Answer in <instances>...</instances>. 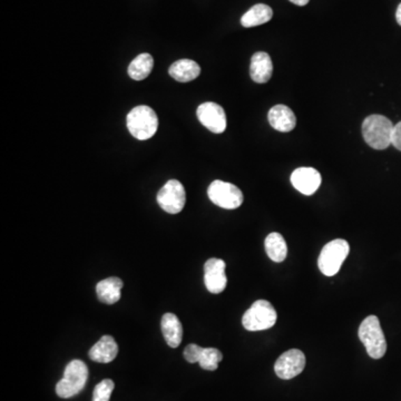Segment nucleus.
<instances>
[{
    "mask_svg": "<svg viewBox=\"0 0 401 401\" xmlns=\"http://www.w3.org/2000/svg\"><path fill=\"white\" fill-rule=\"evenodd\" d=\"M393 126L391 119L384 115H370L363 121V135L365 143L374 150H386L391 145Z\"/></svg>",
    "mask_w": 401,
    "mask_h": 401,
    "instance_id": "obj_1",
    "label": "nucleus"
},
{
    "mask_svg": "<svg viewBox=\"0 0 401 401\" xmlns=\"http://www.w3.org/2000/svg\"><path fill=\"white\" fill-rule=\"evenodd\" d=\"M128 128L136 139H150L158 132V115L150 106H136L128 113Z\"/></svg>",
    "mask_w": 401,
    "mask_h": 401,
    "instance_id": "obj_2",
    "label": "nucleus"
},
{
    "mask_svg": "<svg viewBox=\"0 0 401 401\" xmlns=\"http://www.w3.org/2000/svg\"><path fill=\"white\" fill-rule=\"evenodd\" d=\"M359 339L372 359H381L387 351V341L378 317L369 316L359 326Z\"/></svg>",
    "mask_w": 401,
    "mask_h": 401,
    "instance_id": "obj_3",
    "label": "nucleus"
},
{
    "mask_svg": "<svg viewBox=\"0 0 401 401\" xmlns=\"http://www.w3.org/2000/svg\"><path fill=\"white\" fill-rule=\"evenodd\" d=\"M87 379V365L82 360H73L66 365L63 379L56 385V393L61 398H72L83 391Z\"/></svg>",
    "mask_w": 401,
    "mask_h": 401,
    "instance_id": "obj_4",
    "label": "nucleus"
},
{
    "mask_svg": "<svg viewBox=\"0 0 401 401\" xmlns=\"http://www.w3.org/2000/svg\"><path fill=\"white\" fill-rule=\"evenodd\" d=\"M349 252L350 246L346 240L335 239L330 241L321 250L319 255L318 266L320 271L326 277L335 275L348 257Z\"/></svg>",
    "mask_w": 401,
    "mask_h": 401,
    "instance_id": "obj_5",
    "label": "nucleus"
},
{
    "mask_svg": "<svg viewBox=\"0 0 401 401\" xmlns=\"http://www.w3.org/2000/svg\"><path fill=\"white\" fill-rule=\"evenodd\" d=\"M277 311L266 300H257L246 311L242 318V324L248 331L268 330L277 322Z\"/></svg>",
    "mask_w": 401,
    "mask_h": 401,
    "instance_id": "obj_6",
    "label": "nucleus"
},
{
    "mask_svg": "<svg viewBox=\"0 0 401 401\" xmlns=\"http://www.w3.org/2000/svg\"><path fill=\"white\" fill-rule=\"evenodd\" d=\"M209 199L220 208L234 210L243 203V193L231 183L216 180L211 183L208 190Z\"/></svg>",
    "mask_w": 401,
    "mask_h": 401,
    "instance_id": "obj_7",
    "label": "nucleus"
},
{
    "mask_svg": "<svg viewBox=\"0 0 401 401\" xmlns=\"http://www.w3.org/2000/svg\"><path fill=\"white\" fill-rule=\"evenodd\" d=\"M186 188L177 180H169L158 194V203L166 213L177 214L186 206Z\"/></svg>",
    "mask_w": 401,
    "mask_h": 401,
    "instance_id": "obj_8",
    "label": "nucleus"
},
{
    "mask_svg": "<svg viewBox=\"0 0 401 401\" xmlns=\"http://www.w3.org/2000/svg\"><path fill=\"white\" fill-rule=\"evenodd\" d=\"M305 367V354L299 349H291L278 358L274 371L281 379L290 380L301 374Z\"/></svg>",
    "mask_w": 401,
    "mask_h": 401,
    "instance_id": "obj_9",
    "label": "nucleus"
},
{
    "mask_svg": "<svg viewBox=\"0 0 401 401\" xmlns=\"http://www.w3.org/2000/svg\"><path fill=\"white\" fill-rule=\"evenodd\" d=\"M197 119L212 133L221 134L227 128V115L222 106L216 103L201 104L197 111Z\"/></svg>",
    "mask_w": 401,
    "mask_h": 401,
    "instance_id": "obj_10",
    "label": "nucleus"
},
{
    "mask_svg": "<svg viewBox=\"0 0 401 401\" xmlns=\"http://www.w3.org/2000/svg\"><path fill=\"white\" fill-rule=\"evenodd\" d=\"M225 268L227 264L221 259L212 257L205 262L204 283L211 294H221L227 288V278Z\"/></svg>",
    "mask_w": 401,
    "mask_h": 401,
    "instance_id": "obj_11",
    "label": "nucleus"
},
{
    "mask_svg": "<svg viewBox=\"0 0 401 401\" xmlns=\"http://www.w3.org/2000/svg\"><path fill=\"white\" fill-rule=\"evenodd\" d=\"M291 183L300 193L312 195L320 188L321 174L313 167H299L291 174Z\"/></svg>",
    "mask_w": 401,
    "mask_h": 401,
    "instance_id": "obj_12",
    "label": "nucleus"
},
{
    "mask_svg": "<svg viewBox=\"0 0 401 401\" xmlns=\"http://www.w3.org/2000/svg\"><path fill=\"white\" fill-rule=\"evenodd\" d=\"M268 123L272 128L282 133H288L296 128V119L294 111L285 105H275L268 114Z\"/></svg>",
    "mask_w": 401,
    "mask_h": 401,
    "instance_id": "obj_13",
    "label": "nucleus"
},
{
    "mask_svg": "<svg viewBox=\"0 0 401 401\" xmlns=\"http://www.w3.org/2000/svg\"><path fill=\"white\" fill-rule=\"evenodd\" d=\"M273 73V64L268 54L259 52L252 56L250 65V76L252 80L257 84L268 83L271 80Z\"/></svg>",
    "mask_w": 401,
    "mask_h": 401,
    "instance_id": "obj_14",
    "label": "nucleus"
},
{
    "mask_svg": "<svg viewBox=\"0 0 401 401\" xmlns=\"http://www.w3.org/2000/svg\"><path fill=\"white\" fill-rule=\"evenodd\" d=\"M119 346L112 335H104L89 350V356L95 363H109L116 358Z\"/></svg>",
    "mask_w": 401,
    "mask_h": 401,
    "instance_id": "obj_15",
    "label": "nucleus"
},
{
    "mask_svg": "<svg viewBox=\"0 0 401 401\" xmlns=\"http://www.w3.org/2000/svg\"><path fill=\"white\" fill-rule=\"evenodd\" d=\"M123 281L116 277L107 278L97 283V298L103 303L114 305L122 296Z\"/></svg>",
    "mask_w": 401,
    "mask_h": 401,
    "instance_id": "obj_16",
    "label": "nucleus"
},
{
    "mask_svg": "<svg viewBox=\"0 0 401 401\" xmlns=\"http://www.w3.org/2000/svg\"><path fill=\"white\" fill-rule=\"evenodd\" d=\"M164 339L171 348L180 346L183 339V326L174 313H165L160 321Z\"/></svg>",
    "mask_w": 401,
    "mask_h": 401,
    "instance_id": "obj_17",
    "label": "nucleus"
},
{
    "mask_svg": "<svg viewBox=\"0 0 401 401\" xmlns=\"http://www.w3.org/2000/svg\"><path fill=\"white\" fill-rule=\"evenodd\" d=\"M169 76L180 83H188L201 74V67L197 61L191 59H180L172 64L169 70Z\"/></svg>",
    "mask_w": 401,
    "mask_h": 401,
    "instance_id": "obj_18",
    "label": "nucleus"
},
{
    "mask_svg": "<svg viewBox=\"0 0 401 401\" xmlns=\"http://www.w3.org/2000/svg\"><path fill=\"white\" fill-rule=\"evenodd\" d=\"M273 17L271 7L264 3H257L246 11L241 18V25L245 28L255 27L270 22Z\"/></svg>",
    "mask_w": 401,
    "mask_h": 401,
    "instance_id": "obj_19",
    "label": "nucleus"
},
{
    "mask_svg": "<svg viewBox=\"0 0 401 401\" xmlns=\"http://www.w3.org/2000/svg\"><path fill=\"white\" fill-rule=\"evenodd\" d=\"M266 251L273 262H283L288 255V245L280 233L272 232L266 239Z\"/></svg>",
    "mask_w": 401,
    "mask_h": 401,
    "instance_id": "obj_20",
    "label": "nucleus"
},
{
    "mask_svg": "<svg viewBox=\"0 0 401 401\" xmlns=\"http://www.w3.org/2000/svg\"><path fill=\"white\" fill-rule=\"evenodd\" d=\"M154 59L150 54H141L128 66V75L134 80H143L150 76Z\"/></svg>",
    "mask_w": 401,
    "mask_h": 401,
    "instance_id": "obj_21",
    "label": "nucleus"
},
{
    "mask_svg": "<svg viewBox=\"0 0 401 401\" xmlns=\"http://www.w3.org/2000/svg\"><path fill=\"white\" fill-rule=\"evenodd\" d=\"M223 359V354L215 348H204L199 358V365L204 370L214 371Z\"/></svg>",
    "mask_w": 401,
    "mask_h": 401,
    "instance_id": "obj_22",
    "label": "nucleus"
},
{
    "mask_svg": "<svg viewBox=\"0 0 401 401\" xmlns=\"http://www.w3.org/2000/svg\"><path fill=\"white\" fill-rule=\"evenodd\" d=\"M114 387L115 385H114L113 380H103L95 387L94 393H93V401H109Z\"/></svg>",
    "mask_w": 401,
    "mask_h": 401,
    "instance_id": "obj_23",
    "label": "nucleus"
},
{
    "mask_svg": "<svg viewBox=\"0 0 401 401\" xmlns=\"http://www.w3.org/2000/svg\"><path fill=\"white\" fill-rule=\"evenodd\" d=\"M203 349L204 348L194 345V343L186 346V350H184V358H186V361L190 363H199Z\"/></svg>",
    "mask_w": 401,
    "mask_h": 401,
    "instance_id": "obj_24",
    "label": "nucleus"
},
{
    "mask_svg": "<svg viewBox=\"0 0 401 401\" xmlns=\"http://www.w3.org/2000/svg\"><path fill=\"white\" fill-rule=\"evenodd\" d=\"M391 144L396 147L397 150L401 151V122L393 126V139Z\"/></svg>",
    "mask_w": 401,
    "mask_h": 401,
    "instance_id": "obj_25",
    "label": "nucleus"
},
{
    "mask_svg": "<svg viewBox=\"0 0 401 401\" xmlns=\"http://www.w3.org/2000/svg\"><path fill=\"white\" fill-rule=\"evenodd\" d=\"M290 1L296 6H305L310 0H290Z\"/></svg>",
    "mask_w": 401,
    "mask_h": 401,
    "instance_id": "obj_26",
    "label": "nucleus"
},
{
    "mask_svg": "<svg viewBox=\"0 0 401 401\" xmlns=\"http://www.w3.org/2000/svg\"><path fill=\"white\" fill-rule=\"evenodd\" d=\"M396 20L399 25L401 26V3L398 6V8H397Z\"/></svg>",
    "mask_w": 401,
    "mask_h": 401,
    "instance_id": "obj_27",
    "label": "nucleus"
}]
</instances>
